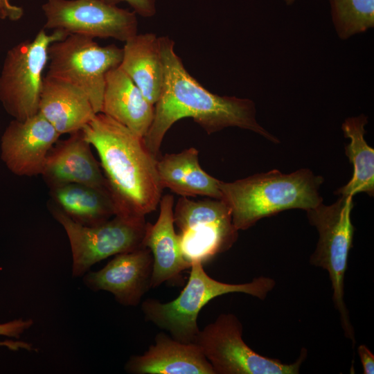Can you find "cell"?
Instances as JSON below:
<instances>
[{
	"instance_id": "obj_20",
	"label": "cell",
	"mask_w": 374,
	"mask_h": 374,
	"mask_svg": "<svg viewBox=\"0 0 374 374\" xmlns=\"http://www.w3.org/2000/svg\"><path fill=\"white\" fill-rule=\"evenodd\" d=\"M119 66L145 98L154 105L161 94L163 81L159 37L148 33L136 34L128 39L125 42Z\"/></svg>"
},
{
	"instance_id": "obj_19",
	"label": "cell",
	"mask_w": 374,
	"mask_h": 374,
	"mask_svg": "<svg viewBox=\"0 0 374 374\" xmlns=\"http://www.w3.org/2000/svg\"><path fill=\"white\" fill-rule=\"evenodd\" d=\"M195 148L179 153L166 154L157 160V170L163 188L182 197L205 196L222 199L220 181L206 173L199 163Z\"/></svg>"
},
{
	"instance_id": "obj_17",
	"label": "cell",
	"mask_w": 374,
	"mask_h": 374,
	"mask_svg": "<svg viewBox=\"0 0 374 374\" xmlns=\"http://www.w3.org/2000/svg\"><path fill=\"white\" fill-rule=\"evenodd\" d=\"M173 204L172 195L162 197L157 220L154 224H146L143 246L150 249L153 258L152 288L177 280L191 266L184 260L180 250L174 227Z\"/></svg>"
},
{
	"instance_id": "obj_28",
	"label": "cell",
	"mask_w": 374,
	"mask_h": 374,
	"mask_svg": "<svg viewBox=\"0 0 374 374\" xmlns=\"http://www.w3.org/2000/svg\"><path fill=\"white\" fill-rule=\"evenodd\" d=\"M287 5L292 4L296 0H283Z\"/></svg>"
},
{
	"instance_id": "obj_8",
	"label": "cell",
	"mask_w": 374,
	"mask_h": 374,
	"mask_svg": "<svg viewBox=\"0 0 374 374\" xmlns=\"http://www.w3.org/2000/svg\"><path fill=\"white\" fill-rule=\"evenodd\" d=\"M122 58L123 48L100 46L92 37L71 34L50 45L47 75L82 90L98 114L102 111L106 75Z\"/></svg>"
},
{
	"instance_id": "obj_13",
	"label": "cell",
	"mask_w": 374,
	"mask_h": 374,
	"mask_svg": "<svg viewBox=\"0 0 374 374\" xmlns=\"http://www.w3.org/2000/svg\"><path fill=\"white\" fill-rule=\"evenodd\" d=\"M153 258L142 246L117 254L101 269L87 272L84 285L92 291L110 292L124 306L138 305L151 287Z\"/></svg>"
},
{
	"instance_id": "obj_24",
	"label": "cell",
	"mask_w": 374,
	"mask_h": 374,
	"mask_svg": "<svg viewBox=\"0 0 374 374\" xmlns=\"http://www.w3.org/2000/svg\"><path fill=\"white\" fill-rule=\"evenodd\" d=\"M34 324L32 319H17L0 323V336L18 339ZM0 346H3L13 351L25 350L28 352H37L38 349L31 343L21 340L6 339L0 341Z\"/></svg>"
},
{
	"instance_id": "obj_9",
	"label": "cell",
	"mask_w": 374,
	"mask_h": 374,
	"mask_svg": "<svg viewBox=\"0 0 374 374\" xmlns=\"http://www.w3.org/2000/svg\"><path fill=\"white\" fill-rule=\"evenodd\" d=\"M179 244L189 264L208 262L230 249L238 238L231 210L222 199L180 197L173 211Z\"/></svg>"
},
{
	"instance_id": "obj_26",
	"label": "cell",
	"mask_w": 374,
	"mask_h": 374,
	"mask_svg": "<svg viewBox=\"0 0 374 374\" xmlns=\"http://www.w3.org/2000/svg\"><path fill=\"white\" fill-rule=\"evenodd\" d=\"M24 15L21 7L13 5L11 0H0V19L12 21L19 20Z\"/></svg>"
},
{
	"instance_id": "obj_6",
	"label": "cell",
	"mask_w": 374,
	"mask_h": 374,
	"mask_svg": "<svg viewBox=\"0 0 374 374\" xmlns=\"http://www.w3.org/2000/svg\"><path fill=\"white\" fill-rule=\"evenodd\" d=\"M66 36L58 30L48 34L42 28L33 39L7 52L0 74V101L14 119L25 120L38 112L48 48Z\"/></svg>"
},
{
	"instance_id": "obj_16",
	"label": "cell",
	"mask_w": 374,
	"mask_h": 374,
	"mask_svg": "<svg viewBox=\"0 0 374 374\" xmlns=\"http://www.w3.org/2000/svg\"><path fill=\"white\" fill-rule=\"evenodd\" d=\"M38 113L60 135L82 130L96 114L82 90L47 74L43 78Z\"/></svg>"
},
{
	"instance_id": "obj_12",
	"label": "cell",
	"mask_w": 374,
	"mask_h": 374,
	"mask_svg": "<svg viewBox=\"0 0 374 374\" xmlns=\"http://www.w3.org/2000/svg\"><path fill=\"white\" fill-rule=\"evenodd\" d=\"M61 135L38 112L25 120H12L1 138V158L17 176L41 175L47 156Z\"/></svg>"
},
{
	"instance_id": "obj_18",
	"label": "cell",
	"mask_w": 374,
	"mask_h": 374,
	"mask_svg": "<svg viewBox=\"0 0 374 374\" xmlns=\"http://www.w3.org/2000/svg\"><path fill=\"white\" fill-rule=\"evenodd\" d=\"M154 112V105L120 66L108 71L101 113L143 139L152 124Z\"/></svg>"
},
{
	"instance_id": "obj_27",
	"label": "cell",
	"mask_w": 374,
	"mask_h": 374,
	"mask_svg": "<svg viewBox=\"0 0 374 374\" xmlns=\"http://www.w3.org/2000/svg\"><path fill=\"white\" fill-rule=\"evenodd\" d=\"M357 353L362 365L364 374L374 373V355L364 344L358 346Z\"/></svg>"
},
{
	"instance_id": "obj_4",
	"label": "cell",
	"mask_w": 374,
	"mask_h": 374,
	"mask_svg": "<svg viewBox=\"0 0 374 374\" xmlns=\"http://www.w3.org/2000/svg\"><path fill=\"white\" fill-rule=\"evenodd\" d=\"M190 269L188 282L177 298L167 303L148 299L141 305L146 320L184 343L194 341L199 331V313L212 299L229 293H244L264 300L276 285L274 279L265 276L240 284L218 281L206 273L200 262L193 263Z\"/></svg>"
},
{
	"instance_id": "obj_5",
	"label": "cell",
	"mask_w": 374,
	"mask_h": 374,
	"mask_svg": "<svg viewBox=\"0 0 374 374\" xmlns=\"http://www.w3.org/2000/svg\"><path fill=\"white\" fill-rule=\"evenodd\" d=\"M353 206V196L340 195L332 204L325 205L321 202L305 211L309 223L319 233L310 263L328 271L332 292V300L339 314L344 334L355 345V330L345 302L344 290L345 274L355 232L351 221Z\"/></svg>"
},
{
	"instance_id": "obj_11",
	"label": "cell",
	"mask_w": 374,
	"mask_h": 374,
	"mask_svg": "<svg viewBox=\"0 0 374 374\" xmlns=\"http://www.w3.org/2000/svg\"><path fill=\"white\" fill-rule=\"evenodd\" d=\"M42 9L45 30L124 42L137 34L138 21L134 11L103 0H46Z\"/></svg>"
},
{
	"instance_id": "obj_23",
	"label": "cell",
	"mask_w": 374,
	"mask_h": 374,
	"mask_svg": "<svg viewBox=\"0 0 374 374\" xmlns=\"http://www.w3.org/2000/svg\"><path fill=\"white\" fill-rule=\"evenodd\" d=\"M332 21L341 39L374 26V0H329Z\"/></svg>"
},
{
	"instance_id": "obj_10",
	"label": "cell",
	"mask_w": 374,
	"mask_h": 374,
	"mask_svg": "<svg viewBox=\"0 0 374 374\" xmlns=\"http://www.w3.org/2000/svg\"><path fill=\"white\" fill-rule=\"evenodd\" d=\"M196 344L215 374H298L307 357L303 348L299 358L286 364L255 352L242 339V325L233 314H222L199 330Z\"/></svg>"
},
{
	"instance_id": "obj_7",
	"label": "cell",
	"mask_w": 374,
	"mask_h": 374,
	"mask_svg": "<svg viewBox=\"0 0 374 374\" xmlns=\"http://www.w3.org/2000/svg\"><path fill=\"white\" fill-rule=\"evenodd\" d=\"M49 209L68 236L72 253V276L82 277L97 262L143 246L145 217L115 215L100 224H79L55 204Z\"/></svg>"
},
{
	"instance_id": "obj_21",
	"label": "cell",
	"mask_w": 374,
	"mask_h": 374,
	"mask_svg": "<svg viewBox=\"0 0 374 374\" xmlns=\"http://www.w3.org/2000/svg\"><path fill=\"white\" fill-rule=\"evenodd\" d=\"M55 205L75 222L93 226L116 215V208L108 190L67 184L51 188Z\"/></svg>"
},
{
	"instance_id": "obj_15",
	"label": "cell",
	"mask_w": 374,
	"mask_h": 374,
	"mask_svg": "<svg viewBox=\"0 0 374 374\" xmlns=\"http://www.w3.org/2000/svg\"><path fill=\"white\" fill-rule=\"evenodd\" d=\"M131 374H215L198 346L158 333L154 344L142 355H132L124 366Z\"/></svg>"
},
{
	"instance_id": "obj_22",
	"label": "cell",
	"mask_w": 374,
	"mask_h": 374,
	"mask_svg": "<svg viewBox=\"0 0 374 374\" xmlns=\"http://www.w3.org/2000/svg\"><path fill=\"white\" fill-rule=\"evenodd\" d=\"M368 117L364 114L346 118L341 125L345 138L349 143L345 147V154L353 165V172L348 182L338 188L335 194L354 196L365 193L373 197L374 194V149L364 139L365 126Z\"/></svg>"
},
{
	"instance_id": "obj_1",
	"label": "cell",
	"mask_w": 374,
	"mask_h": 374,
	"mask_svg": "<svg viewBox=\"0 0 374 374\" xmlns=\"http://www.w3.org/2000/svg\"><path fill=\"white\" fill-rule=\"evenodd\" d=\"M159 42L163 81L152 124L143 139L153 156L157 158L167 131L185 117L193 118L208 134L237 127L252 131L272 143L280 142L258 123L253 100L213 93L186 69L175 51L173 40L163 36L159 37Z\"/></svg>"
},
{
	"instance_id": "obj_2",
	"label": "cell",
	"mask_w": 374,
	"mask_h": 374,
	"mask_svg": "<svg viewBox=\"0 0 374 374\" xmlns=\"http://www.w3.org/2000/svg\"><path fill=\"white\" fill-rule=\"evenodd\" d=\"M82 131L98 152L116 215L145 217L155 211L163 188L158 159L143 139L101 112Z\"/></svg>"
},
{
	"instance_id": "obj_25",
	"label": "cell",
	"mask_w": 374,
	"mask_h": 374,
	"mask_svg": "<svg viewBox=\"0 0 374 374\" xmlns=\"http://www.w3.org/2000/svg\"><path fill=\"white\" fill-rule=\"evenodd\" d=\"M107 3L117 6L121 2H126L133 11L141 17H150L156 13L155 0H103Z\"/></svg>"
},
{
	"instance_id": "obj_3",
	"label": "cell",
	"mask_w": 374,
	"mask_h": 374,
	"mask_svg": "<svg viewBox=\"0 0 374 374\" xmlns=\"http://www.w3.org/2000/svg\"><path fill=\"white\" fill-rule=\"evenodd\" d=\"M323 181L322 176L308 168L290 174L271 170L231 182L220 181V188L240 231L286 210L316 207L323 202L319 189Z\"/></svg>"
},
{
	"instance_id": "obj_14",
	"label": "cell",
	"mask_w": 374,
	"mask_h": 374,
	"mask_svg": "<svg viewBox=\"0 0 374 374\" xmlns=\"http://www.w3.org/2000/svg\"><path fill=\"white\" fill-rule=\"evenodd\" d=\"M57 141L50 150L41 175L53 187L79 184L108 190L107 181L82 131Z\"/></svg>"
}]
</instances>
